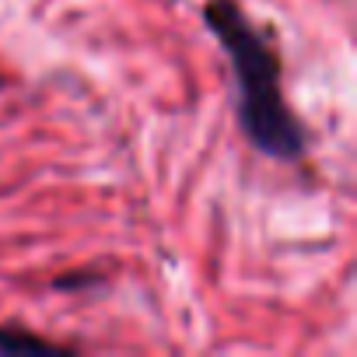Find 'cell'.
I'll return each instance as SVG.
<instances>
[{
    "label": "cell",
    "mask_w": 357,
    "mask_h": 357,
    "mask_svg": "<svg viewBox=\"0 0 357 357\" xmlns=\"http://www.w3.org/2000/svg\"><path fill=\"white\" fill-rule=\"evenodd\" d=\"M0 88H4V77H0Z\"/></svg>",
    "instance_id": "cell-3"
},
{
    "label": "cell",
    "mask_w": 357,
    "mask_h": 357,
    "mask_svg": "<svg viewBox=\"0 0 357 357\" xmlns=\"http://www.w3.org/2000/svg\"><path fill=\"white\" fill-rule=\"evenodd\" d=\"M0 354H70V347H60L53 340H43L29 329L0 326Z\"/></svg>",
    "instance_id": "cell-2"
},
{
    "label": "cell",
    "mask_w": 357,
    "mask_h": 357,
    "mask_svg": "<svg viewBox=\"0 0 357 357\" xmlns=\"http://www.w3.org/2000/svg\"><path fill=\"white\" fill-rule=\"evenodd\" d=\"M204 22L231 60L242 137L266 158L301 161L308 151V140H305L301 119L291 112L284 98L280 50L270 39V32H263L242 11L238 0H207Z\"/></svg>",
    "instance_id": "cell-1"
}]
</instances>
